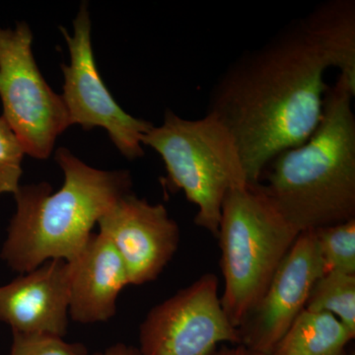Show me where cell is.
<instances>
[{
	"instance_id": "obj_3",
	"label": "cell",
	"mask_w": 355,
	"mask_h": 355,
	"mask_svg": "<svg viewBox=\"0 0 355 355\" xmlns=\"http://www.w3.org/2000/svg\"><path fill=\"white\" fill-rule=\"evenodd\" d=\"M55 158L64 175L60 191L53 193L44 182L20 186L14 193L16 212L0 258L21 275L48 261H73L100 217L132 193L128 170L96 169L65 147L57 149Z\"/></svg>"
},
{
	"instance_id": "obj_18",
	"label": "cell",
	"mask_w": 355,
	"mask_h": 355,
	"mask_svg": "<svg viewBox=\"0 0 355 355\" xmlns=\"http://www.w3.org/2000/svg\"><path fill=\"white\" fill-rule=\"evenodd\" d=\"M13 342L9 355H87L81 343H67L64 338L38 334L12 331Z\"/></svg>"
},
{
	"instance_id": "obj_20",
	"label": "cell",
	"mask_w": 355,
	"mask_h": 355,
	"mask_svg": "<svg viewBox=\"0 0 355 355\" xmlns=\"http://www.w3.org/2000/svg\"><path fill=\"white\" fill-rule=\"evenodd\" d=\"M94 355H140V352L139 349H135L132 345L116 343V345L110 347L105 352H97Z\"/></svg>"
},
{
	"instance_id": "obj_2",
	"label": "cell",
	"mask_w": 355,
	"mask_h": 355,
	"mask_svg": "<svg viewBox=\"0 0 355 355\" xmlns=\"http://www.w3.org/2000/svg\"><path fill=\"white\" fill-rule=\"evenodd\" d=\"M354 95L338 76L314 132L277 154L261 175L266 195L300 232L355 219Z\"/></svg>"
},
{
	"instance_id": "obj_1",
	"label": "cell",
	"mask_w": 355,
	"mask_h": 355,
	"mask_svg": "<svg viewBox=\"0 0 355 355\" xmlns=\"http://www.w3.org/2000/svg\"><path fill=\"white\" fill-rule=\"evenodd\" d=\"M329 69L302 19H297L263 46L244 51L217 79L207 114L232 135L248 183H260L277 154L304 144L316 130Z\"/></svg>"
},
{
	"instance_id": "obj_10",
	"label": "cell",
	"mask_w": 355,
	"mask_h": 355,
	"mask_svg": "<svg viewBox=\"0 0 355 355\" xmlns=\"http://www.w3.org/2000/svg\"><path fill=\"white\" fill-rule=\"evenodd\" d=\"M97 224L120 254L133 286L157 279L179 248V225L164 205H151L132 193L121 197Z\"/></svg>"
},
{
	"instance_id": "obj_6",
	"label": "cell",
	"mask_w": 355,
	"mask_h": 355,
	"mask_svg": "<svg viewBox=\"0 0 355 355\" xmlns=\"http://www.w3.org/2000/svg\"><path fill=\"white\" fill-rule=\"evenodd\" d=\"M33 33L26 22L0 28V99L2 116L25 154L50 157L58 137L70 127L62 95L44 80L32 51Z\"/></svg>"
},
{
	"instance_id": "obj_13",
	"label": "cell",
	"mask_w": 355,
	"mask_h": 355,
	"mask_svg": "<svg viewBox=\"0 0 355 355\" xmlns=\"http://www.w3.org/2000/svg\"><path fill=\"white\" fill-rule=\"evenodd\" d=\"M322 55L355 89V1L328 0L302 18Z\"/></svg>"
},
{
	"instance_id": "obj_14",
	"label": "cell",
	"mask_w": 355,
	"mask_h": 355,
	"mask_svg": "<svg viewBox=\"0 0 355 355\" xmlns=\"http://www.w3.org/2000/svg\"><path fill=\"white\" fill-rule=\"evenodd\" d=\"M354 338L333 315L304 310L270 355H345Z\"/></svg>"
},
{
	"instance_id": "obj_12",
	"label": "cell",
	"mask_w": 355,
	"mask_h": 355,
	"mask_svg": "<svg viewBox=\"0 0 355 355\" xmlns=\"http://www.w3.org/2000/svg\"><path fill=\"white\" fill-rule=\"evenodd\" d=\"M69 263L70 318L81 324L109 321L116 315V299L130 284L120 254L104 236L92 233Z\"/></svg>"
},
{
	"instance_id": "obj_16",
	"label": "cell",
	"mask_w": 355,
	"mask_h": 355,
	"mask_svg": "<svg viewBox=\"0 0 355 355\" xmlns=\"http://www.w3.org/2000/svg\"><path fill=\"white\" fill-rule=\"evenodd\" d=\"M313 231L324 272L355 275V219Z\"/></svg>"
},
{
	"instance_id": "obj_7",
	"label": "cell",
	"mask_w": 355,
	"mask_h": 355,
	"mask_svg": "<svg viewBox=\"0 0 355 355\" xmlns=\"http://www.w3.org/2000/svg\"><path fill=\"white\" fill-rule=\"evenodd\" d=\"M218 287L216 275L207 272L154 306L140 324V355H211L219 345H241Z\"/></svg>"
},
{
	"instance_id": "obj_9",
	"label": "cell",
	"mask_w": 355,
	"mask_h": 355,
	"mask_svg": "<svg viewBox=\"0 0 355 355\" xmlns=\"http://www.w3.org/2000/svg\"><path fill=\"white\" fill-rule=\"evenodd\" d=\"M323 273L314 231H302L263 297L238 329L241 345L261 355L272 354L305 310L313 286Z\"/></svg>"
},
{
	"instance_id": "obj_17",
	"label": "cell",
	"mask_w": 355,
	"mask_h": 355,
	"mask_svg": "<svg viewBox=\"0 0 355 355\" xmlns=\"http://www.w3.org/2000/svg\"><path fill=\"white\" fill-rule=\"evenodd\" d=\"M25 151L15 133L0 116V196L18 191Z\"/></svg>"
},
{
	"instance_id": "obj_11",
	"label": "cell",
	"mask_w": 355,
	"mask_h": 355,
	"mask_svg": "<svg viewBox=\"0 0 355 355\" xmlns=\"http://www.w3.org/2000/svg\"><path fill=\"white\" fill-rule=\"evenodd\" d=\"M70 266L51 260L0 286V322L12 331L64 338L69 328Z\"/></svg>"
},
{
	"instance_id": "obj_15",
	"label": "cell",
	"mask_w": 355,
	"mask_h": 355,
	"mask_svg": "<svg viewBox=\"0 0 355 355\" xmlns=\"http://www.w3.org/2000/svg\"><path fill=\"white\" fill-rule=\"evenodd\" d=\"M305 310L333 315L355 336V275L324 272L313 286Z\"/></svg>"
},
{
	"instance_id": "obj_5",
	"label": "cell",
	"mask_w": 355,
	"mask_h": 355,
	"mask_svg": "<svg viewBox=\"0 0 355 355\" xmlns=\"http://www.w3.org/2000/svg\"><path fill=\"white\" fill-rule=\"evenodd\" d=\"M142 144L162 158L169 186L183 191L198 207L196 225L217 237L226 193L249 184L227 128L210 114L188 120L167 110L162 125H153L142 137Z\"/></svg>"
},
{
	"instance_id": "obj_4",
	"label": "cell",
	"mask_w": 355,
	"mask_h": 355,
	"mask_svg": "<svg viewBox=\"0 0 355 355\" xmlns=\"http://www.w3.org/2000/svg\"><path fill=\"white\" fill-rule=\"evenodd\" d=\"M299 233L260 183L227 191L217 238L224 279L221 304L235 328L263 297Z\"/></svg>"
},
{
	"instance_id": "obj_19",
	"label": "cell",
	"mask_w": 355,
	"mask_h": 355,
	"mask_svg": "<svg viewBox=\"0 0 355 355\" xmlns=\"http://www.w3.org/2000/svg\"><path fill=\"white\" fill-rule=\"evenodd\" d=\"M211 355H261L243 345H221Z\"/></svg>"
},
{
	"instance_id": "obj_8",
	"label": "cell",
	"mask_w": 355,
	"mask_h": 355,
	"mask_svg": "<svg viewBox=\"0 0 355 355\" xmlns=\"http://www.w3.org/2000/svg\"><path fill=\"white\" fill-rule=\"evenodd\" d=\"M73 28L71 36L60 27L70 55V64H62L64 78L62 98L70 125H80L83 130L105 128L121 155L128 160L142 157V137L153 123L123 111L102 80L93 53L90 13L85 2L79 7Z\"/></svg>"
}]
</instances>
